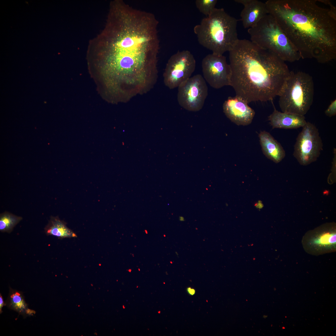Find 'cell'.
<instances>
[{
  "label": "cell",
  "instance_id": "cell-1",
  "mask_svg": "<svg viewBox=\"0 0 336 336\" xmlns=\"http://www.w3.org/2000/svg\"><path fill=\"white\" fill-rule=\"evenodd\" d=\"M158 24L152 14L112 1L104 28L89 42V63L113 83L129 89L143 85L157 72Z\"/></svg>",
  "mask_w": 336,
  "mask_h": 336
},
{
  "label": "cell",
  "instance_id": "cell-2",
  "mask_svg": "<svg viewBox=\"0 0 336 336\" xmlns=\"http://www.w3.org/2000/svg\"><path fill=\"white\" fill-rule=\"evenodd\" d=\"M316 0H268L275 20L301 58L324 63L336 58V14Z\"/></svg>",
  "mask_w": 336,
  "mask_h": 336
},
{
  "label": "cell",
  "instance_id": "cell-3",
  "mask_svg": "<svg viewBox=\"0 0 336 336\" xmlns=\"http://www.w3.org/2000/svg\"><path fill=\"white\" fill-rule=\"evenodd\" d=\"M230 86L248 103L272 100L279 95L291 71L274 54L246 39L229 52Z\"/></svg>",
  "mask_w": 336,
  "mask_h": 336
},
{
  "label": "cell",
  "instance_id": "cell-4",
  "mask_svg": "<svg viewBox=\"0 0 336 336\" xmlns=\"http://www.w3.org/2000/svg\"><path fill=\"white\" fill-rule=\"evenodd\" d=\"M238 20L223 8H215L196 25L194 30L199 44L212 53L223 55L233 48L239 39Z\"/></svg>",
  "mask_w": 336,
  "mask_h": 336
},
{
  "label": "cell",
  "instance_id": "cell-5",
  "mask_svg": "<svg viewBox=\"0 0 336 336\" xmlns=\"http://www.w3.org/2000/svg\"><path fill=\"white\" fill-rule=\"evenodd\" d=\"M250 41L283 61L293 62L301 57L273 18L269 14L248 30Z\"/></svg>",
  "mask_w": 336,
  "mask_h": 336
},
{
  "label": "cell",
  "instance_id": "cell-6",
  "mask_svg": "<svg viewBox=\"0 0 336 336\" xmlns=\"http://www.w3.org/2000/svg\"><path fill=\"white\" fill-rule=\"evenodd\" d=\"M314 92L311 76L291 71L278 96L279 107L282 112L304 116L312 104Z\"/></svg>",
  "mask_w": 336,
  "mask_h": 336
},
{
  "label": "cell",
  "instance_id": "cell-7",
  "mask_svg": "<svg viewBox=\"0 0 336 336\" xmlns=\"http://www.w3.org/2000/svg\"><path fill=\"white\" fill-rule=\"evenodd\" d=\"M298 134L294 146V156L304 166L315 161L323 149V143L318 129L307 122Z\"/></svg>",
  "mask_w": 336,
  "mask_h": 336
},
{
  "label": "cell",
  "instance_id": "cell-8",
  "mask_svg": "<svg viewBox=\"0 0 336 336\" xmlns=\"http://www.w3.org/2000/svg\"><path fill=\"white\" fill-rule=\"evenodd\" d=\"M196 64L195 59L189 51H178L170 57L167 63L163 73L165 85L170 89L178 87L191 77Z\"/></svg>",
  "mask_w": 336,
  "mask_h": 336
},
{
  "label": "cell",
  "instance_id": "cell-9",
  "mask_svg": "<svg viewBox=\"0 0 336 336\" xmlns=\"http://www.w3.org/2000/svg\"><path fill=\"white\" fill-rule=\"evenodd\" d=\"M303 247L307 253L318 256L336 250V225L326 224L306 232L303 237Z\"/></svg>",
  "mask_w": 336,
  "mask_h": 336
},
{
  "label": "cell",
  "instance_id": "cell-10",
  "mask_svg": "<svg viewBox=\"0 0 336 336\" xmlns=\"http://www.w3.org/2000/svg\"><path fill=\"white\" fill-rule=\"evenodd\" d=\"M208 95V87L203 77L198 74L191 77L178 87L179 104L190 111H197L203 107Z\"/></svg>",
  "mask_w": 336,
  "mask_h": 336
},
{
  "label": "cell",
  "instance_id": "cell-11",
  "mask_svg": "<svg viewBox=\"0 0 336 336\" xmlns=\"http://www.w3.org/2000/svg\"><path fill=\"white\" fill-rule=\"evenodd\" d=\"M202 68L204 79L212 87L218 89L230 86L231 69L223 55H207L202 61Z\"/></svg>",
  "mask_w": 336,
  "mask_h": 336
},
{
  "label": "cell",
  "instance_id": "cell-12",
  "mask_svg": "<svg viewBox=\"0 0 336 336\" xmlns=\"http://www.w3.org/2000/svg\"><path fill=\"white\" fill-rule=\"evenodd\" d=\"M246 101L236 96H230L224 102L223 112L232 122L238 125L246 126L250 124L255 112Z\"/></svg>",
  "mask_w": 336,
  "mask_h": 336
},
{
  "label": "cell",
  "instance_id": "cell-13",
  "mask_svg": "<svg viewBox=\"0 0 336 336\" xmlns=\"http://www.w3.org/2000/svg\"><path fill=\"white\" fill-rule=\"evenodd\" d=\"M234 1L244 6L240 16L245 28L249 29L254 26L268 14L265 2L257 0H235Z\"/></svg>",
  "mask_w": 336,
  "mask_h": 336
},
{
  "label": "cell",
  "instance_id": "cell-14",
  "mask_svg": "<svg viewBox=\"0 0 336 336\" xmlns=\"http://www.w3.org/2000/svg\"><path fill=\"white\" fill-rule=\"evenodd\" d=\"M274 110L268 117L273 129H293L303 127L307 121L305 116L281 112L274 106Z\"/></svg>",
  "mask_w": 336,
  "mask_h": 336
},
{
  "label": "cell",
  "instance_id": "cell-15",
  "mask_svg": "<svg viewBox=\"0 0 336 336\" xmlns=\"http://www.w3.org/2000/svg\"><path fill=\"white\" fill-rule=\"evenodd\" d=\"M259 137L262 152L268 158L278 163L285 157L286 152L283 147L269 133L261 131Z\"/></svg>",
  "mask_w": 336,
  "mask_h": 336
},
{
  "label": "cell",
  "instance_id": "cell-16",
  "mask_svg": "<svg viewBox=\"0 0 336 336\" xmlns=\"http://www.w3.org/2000/svg\"><path fill=\"white\" fill-rule=\"evenodd\" d=\"M44 230L47 235L54 236L60 238L77 237L76 234L58 217H50Z\"/></svg>",
  "mask_w": 336,
  "mask_h": 336
},
{
  "label": "cell",
  "instance_id": "cell-17",
  "mask_svg": "<svg viewBox=\"0 0 336 336\" xmlns=\"http://www.w3.org/2000/svg\"><path fill=\"white\" fill-rule=\"evenodd\" d=\"M22 219L18 216L7 212L0 214V231L2 232L10 233L14 227Z\"/></svg>",
  "mask_w": 336,
  "mask_h": 336
},
{
  "label": "cell",
  "instance_id": "cell-18",
  "mask_svg": "<svg viewBox=\"0 0 336 336\" xmlns=\"http://www.w3.org/2000/svg\"><path fill=\"white\" fill-rule=\"evenodd\" d=\"M217 2V0H196L195 3L199 12L207 16L216 8Z\"/></svg>",
  "mask_w": 336,
  "mask_h": 336
},
{
  "label": "cell",
  "instance_id": "cell-19",
  "mask_svg": "<svg viewBox=\"0 0 336 336\" xmlns=\"http://www.w3.org/2000/svg\"><path fill=\"white\" fill-rule=\"evenodd\" d=\"M10 305L14 310L19 312L26 310V304L21 293L15 292L12 293L10 297Z\"/></svg>",
  "mask_w": 336,
  "mask_h": 336
},
{
  "label": "cell",
  "instance_id": "cell-20",
  "mask_svg": "<svg viewBox=\"0 0 336 336\" xmlns=\"http://www.w3.org/2000/svg\"><path fill=\"white\" fill-rule=\"evenodd\" d=\"M325 114L329 117L334 116L336 114V100L332 101L324 111Z\"/></svg>",
  "mask_w": 336,
  "mask_h": 336
},
{
  "label": "cell",
  "instance_id": "cell-21",
  "mask_svg": "<svg viewBox=\"0 0 336 336\" xmlns=\"http://www.w3.org/2000/svg\"><path fill=\"white\" fill-rule=\"evenodd\" d=\"M187 291L188 293L190 295H193L195 293V289L190 287H188L187 289Z\"/></svg>",
  "mask_w": 336,
  "mask_h": 336
},
{
  "label": "cell",
  "instance_id": "cell-22",
  "mask_svg": "<svg viewBox=\"0 0 336 336\" xmlns=\"http://www.w3.org/2000/svg\"><path fill=\"white\" fill-rule=\"evenodd\" d=\"M4 301L2 298V296L1 295L0 296V312H2V309L3 306H4Z\"/></svg>",
  "mask_w": 336,
  "mask_h": 336
},
{
  "label": "cell",
  "instance_id": "cell-23",
  "mask_svg": "<svg viewBox=\"0 0 336 336\" xmlns=\"http://www.w3.org/2000/svg\"><path fill=\"white\" fill-rule=\"evenodd\" d=\"M183 218V217H180V220L181 221H184V218L182 219Z\"/></svg>",
  "mask_w": 336,
  "mask_h": 336
}]
</instances>
